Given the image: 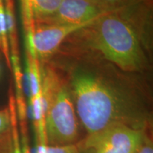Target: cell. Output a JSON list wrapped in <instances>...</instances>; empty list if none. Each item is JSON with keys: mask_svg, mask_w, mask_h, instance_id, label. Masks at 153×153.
I'll return each mask as SVG.
<instances>
[{"mask_svg": "<svg viewBox=\"0 0 153 153\" xmlns=\"http://www.w3.org/2000/svg\"><path fill=\"white\" fill-rule=\"evenodd\" d=\"M51 68L47 90L41 97L45 141L53 146L74 144L78 137V120L73 102L66 85Z\"/></svg>", "mask_w": 153, "mask_h": 153, "instance_id": "cell-3", "label": "cell"}, {"mask_svg": "<svg viewBox=\"0 0 153 153\" xmlns=\"http://www.w3.org/2000/svg\"><path fill=\"white\" fill-rule=\"evenodd\" d=\"M11 123L10 113L7 110L0 111V133L5 131Z\"/></svg>", "mask_w": 153, "mask_h": 153, "instance_id": "cell-11", "label": "cell"}, {"mask_svg": "<svg viewBox=\"0 0 153 153\" xmlns=\"http://www.w3.org/2000/svg\"><path fill=\"white\" fill-rule=\"evenodd\" d=\"M102 14L91 0H62L54 14L43 22L34 23L85 25Z\"/></svg>", "mask_w": 153, "mask_h": 153, "instance_id": "cell-6", "label": "cell"}, {"mask_svg": "<svg viewBox=\"0 0 153 153\" xmlns=\"http://www.w3.org/2000/svg\"><path fill=\"white\" fill-rule=\"evenodd\" d=\"M36 153H82V151L74 144L53 146L41 143L38 145Z\"/></svg>", "mask_w": 153, "mask_h": 153, "instance_id": "cell-9", "label": "cell"}, {"mask_svg": "<svg viewBox=\"0 0 153 153\" xmlns=\"http://www.w3.org/2000/svg\"><path fill=\"white\" fill-rule=\"evenodd\" d=\"M0 50L4 55L8 67L11 68L10 49L4 5H0Z\"/></svg>", "mask_w": 153, "mask_h": 153, "instance_id": "cell-8", "label": "cell"}, {"mask_svg": "<svg viewBox=\"0 0 153 153\" xmlns=\"http://www.w3.org/2000/svg\"><path fill=\"white\" fill-rule=\"evenodd\" d=\"M103 13L116 11L126 5L129 4L133 0H91Z\"/></svg>", "mask_w": 153, "mask_h": 153, "instance_id": "cell-10", "label": "cell"}, {"mask_svg": "<svg viewBox=\"0 0 153 153\" xmlns=\"http://www.w3.org/2000/svg\"><path fill=\"white\" fill-rule=\"evenodd\" d=\"M68 88L78 118L89 135L115 124L143 129L146 76L123 71L108 61L57 51L45 62Z\"/></svg>", "mask_w": 153, "mask_h": 153, "instance_id": "cell-1", "label": "cell"}, {"mask_svg": "<svg viewBox=\"0 0 153 153\" xmlns=\"http://www.w3.org/2000/svg\"><path fill=\"white\" fill-rule=\"evenodd\" d=\"M0 5H4V3H2L1 1H0Z\"/></svg>", "mask_w": 153, "mask_h": 153, "instance_id": "cell-13", "label": "cell"}, {"mask_svg": "<svg viewBox=\"0 0 153 153\" xmlns=\"http://www.w3.org/2000/svg\"><path fill=\"white\" fill-rule=\"evenodd\" d=\"M152 51L133 24L116 10L101 14L70 34L57 51L98 57L123 71L147 76L152 70Z\"/></svg>", "mask_w": 153, "mask_h": 153, "instance_id": "cell-2", "label": "cell"}, {"mask_svg": "<svg viewBox=\"0 0 153 153\" xmlns=\"http://www.w3.org/2000/svg\"><path fill=\"white\" fill-rule=\"evenodd\" d=\"M85 25L33 23V28L26 31L27 53L40 64L47 62L70 34Z\"/></svg>", "mask_w": 153, "mask_h": 153, "instance_id": "cell-5", "label": "cell"}, {"mask_svg": "<svg viewBox=\"0 0 153 153\" xmlns=\"http://www.w3.org/2000/svg\"><path fill=\"white\" fill-rule=\"evenodd\" d=\"M62 0H21L25 28L41 22L56 12Z\"/></svg>", "mask_w": 153, "mask_h": 153, "instance_id": "cell-7", "label": "cell"}, {"mask_svg": "<svg viewBox=\"0 0 153 153\" xmlns=\"http://www.w3.org/2000/svg\"><path fill=\"white\" fill-rule=\"evenodd\" d=\"M144 140L143 129L115 124L88 135L84 147L91 153H137Z\"/></svg>", "mask_w": 153, "mask_h": 153, "instance_id": "cell-4", "label": "cell"}, {"mask_svg": "<svg viewBox=\"0 0 153 153\" xmlns=\"http://www.w3.org/2000/svg\"><path fill=\"white\" fill-rule=\"evenodd\" d=\"M137 153H153L152 145L150 144H143Z\"/></svg>", "mask_w": 153, "mask_h": 153, "instance_id": "cell-12", "label": "cell"}]
</instances>
